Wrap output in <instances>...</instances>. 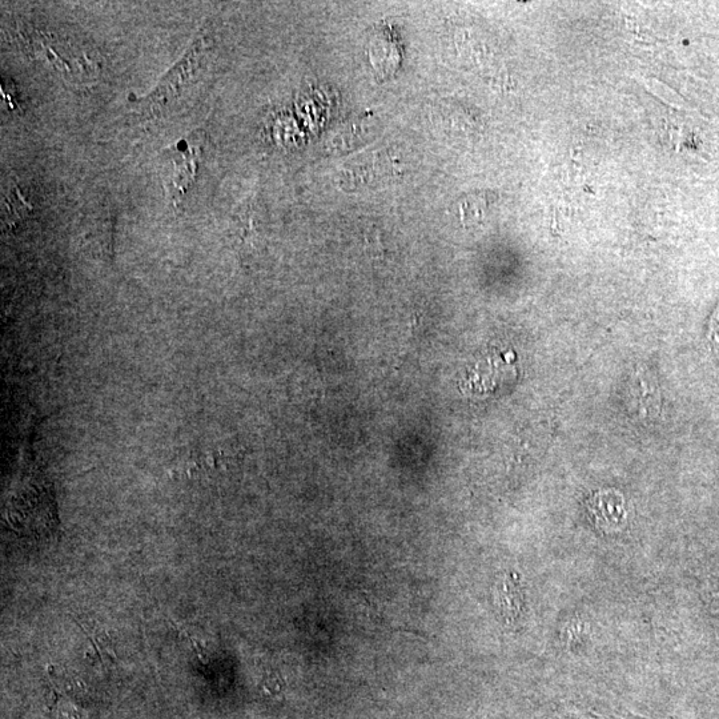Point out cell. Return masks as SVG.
<instances>
[{
  "label": "cell",
  "mask_w": 719,
  "mask_h": 719,
  "mask_svg": "<svg viewBox=\"0 0 719 719\" xmlns=\"http://www.w3.org/2000/svg\"><path fill=\"white\" fill-rule=\"evenodd\" d=\"M210 36H200L199 40H196L194 46L190 48L188 54L184 56L182 62H179L178 66L174 68V71L170 72L167 78H164V82L156 88V92L150 96L151 111L155 112L156 108H163L170 103V99H174L179 94V87H182L184 83L191 79L196 68L200 67L204 51H206L208 40Z\"/></svg>",
  "instance_id": "6da1fadb"
},
{
  "label": "cell",
  "mask_w": 719,
  "mask_h": 719,
  "mask_svg": "<svg viewBox=\"0 0 719 719\" xmlns=\"http://www.w3.org/2000/svg\"><path fill=\"white\" fill-rule=\"evenodd\" d=\"M203 132H195L186 140V146L176 147L179 158L174 159L175 170L171 178V192L176 199H182L188 186L195 180L198 159L202 152Z\"/></svg>",
  "instance_id": "7a4b0ae2"
},
{
  "label": "cell",
  "mask_w": 719,
  "mask_h": 719,
  "mask_svg": "<svg viewBox=\"0 0 719 719\" xmlns=\"http://www.w3.org/2000/svg\"><path fill=\"white\" fill-rule=\"evenodd\" d=\"M54 719H83L79 710L72 705L59 706L54 714Z\"/></svg>",
  "instance_id": "3957f363"
}]
</instances>
